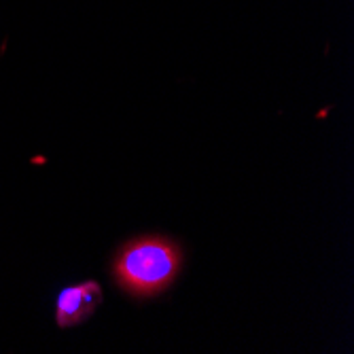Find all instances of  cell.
Wrapping results in <instances>:
<instances>
[{
    "label": "cell",
    "instance_id": "2",
    "mask_svg": "<svg viewBox=\"0 0 354 354\" xmlns=\"http://www.w3.org/2000/svg\"><path fill=\"white\" fill-rule=\"evenodd\" d=\"M102 288L95 280H85L75 286H66L57 295L55 320L59 327H75L100 308Z\"/></svg>",
    "mask_w": 354,
    "mask_h": 354
},
{
    "label": "cell",
    "instance_id": "1",
    "mask_svg": "<svg viewBox=\"0 0 354 354\" xmlns=\"http://www.w3.org/2000/svg\"><path fill=\"white\" fill-rule=\"evenodd\" d=\"M183 263L176 242L164 236H142L127 242L115 259V278L134 297H153L174 282Z\"/></svg>",
    "mask_w": 354,
    "mask_h": 354
}]
</instances>
